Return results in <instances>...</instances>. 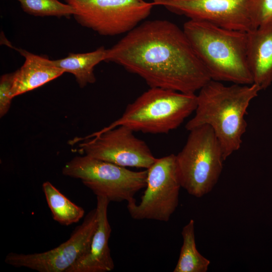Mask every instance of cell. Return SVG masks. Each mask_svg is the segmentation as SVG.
<instances>
[{"instance_id": "cell-1", "label": "cell", "mask_w": 272, "mask_h": 272, "mask_svg": "<svg viewBox=\"0 0 272 272\" xmlns=\"http://www.w3.org/2000/svg\"><path fill=\"white\" fill-rule=\"evenodd\" d=\"M104 61L139 76L150 88L195 93L211 80L183 29L165 20L138 25L106 49Z\"/></svg>"}, {"instance_id": "cell-2", "label": "cell", "mask_w": 272, "mask_h": 272, "mask_svg": "<svg viewBox=\"0 0 272 272\" xmlns=\"http://www.w3.org/2000/svg\"><path fill=\"white\" fill-rule=\"evenodd\" d=\"M261 90L254 84L226 86L211 80L196 95L195 113L186 124V129L189 131L202 125L211 126L226 160L240 148L247 126L248 107Z\"/></svg>"}, {"instance_id": "cell-3", "label": "cell", "mask_w": 272, "mask_h": 272, "mask_svg": "<svg viewBox=\"0 0 272 272\" xmlns=\"http://www.w3.org/2000/svg\"><path fill=\"white\" fill-rule=\"evenodd\" d=\"M183 29L211 80L250 85L247 32L189 20Z\"/></svg>"}, {"instance_id": "cell-4", "label": "cell", "mask_w": 272, "mask_h": 272, "mask_svg": "<svg viewBox=\"0 0 272 272\" xmlns=\"http://www.w3.org/2000/svg\"><path fill=\"white\" fill-rule=\"evenodd\" d=\"M196 104L195 93L150 88L129 104L118 119L102 129L123 125L133 131L167 133L194 112Z\"/></svg>"}, {"instance_id": "cell-5", "label": "cell", "mask_w": 272, "mask_h": 272, "mask_svg": "<svg viewBox=\"0 0 272 272\" xmlns=\"http://www.w3.org/2000/svg\"><path fill=\"white\" fill-rule=\"evenodd\" d=\"M189 131L185 145L175 155L176 162L181 187L199 198L217 183L225 160L211 126L202 125Z\"/></svg>"}, {"instance_id": "cell-6", "label": "cell", "mask_w": 272, "mask_h": 272, "mask_svg": "<svg viewBox=\"0 0 272 272\" xmlns=\"http://www.w3.org/2000/svg\"><path fill=\"white\" fill-rule=\"evenodd\" d=\"M62 173L79 179L97 196L113 202L136 201L134 195L147 184V169L140 171L84 155L67 162Z\"/></svg>"}, {"instance_id": "cell-7", "label": "cell", "mask_w": 272, "mask_h": 272, "mask_svg": "<svg viewBox=\"0 0 272 272\" xmlns=\"http://www.w3.org/2000/svg\"><path fill=\"white\" fill-rule=\"evenodd\" d=\"M75 9L77 22L103 36L127 33L151 14L145 0H63Z\"/></svg>"}, {"instance_id": "cell-8", "label": "cell", "mask_w": 272, "mask_h": 272, "mask_svg": "<svg viewBox=\"0 0 272 272\" xmlns=\"http://www.w3.org/2000/svg\"><path fill=\"white\" fill-rule=\"evenodd\" d=\"M181 187L175 155L157 158L147 169V184L141 201L127 204L130 216L137 220L168 222L178 205Z\"/></svg>"}, {"instance_id": "cell-9", "label": "cell", "mask_w": 272, "mask_h": 272, "mask_svg": "<svg viewBox=\"0 0 272 272\" xmlns=\"http://www.w3.org/2000/svg\"><path fill=\"white\" fill-rule=\"evenodd\" d=\"M129 128L120 125L84 138H76L79 151L91 157L127 167L148 169L155 161L149 147L134 134Z\"/></svg>"}, {"instance_id": "cell-10", "label": "cell", "mask_w": 272, "mask_h": 272, "mask_svg": "<svg viewBox=\"0 0 272 272\" xmlns=\"http://www.w3.org/2000/svg\"><path fill=\"white\" fill-rule=\"evenodd\" d=\"M97 224L95 208L87 214L70 238L57 247L40 253L10 252L6 255L5 262L14 267H25L38 272H67L89 251Z\"/></svg>"}, {"instance_id": "cell-11", "label": "cell", "mask_w": 272, "mask_h": 272, "mask_svg": "<svg viewBox=\"0 0 272 272\" xmlns=\"http://www.w3.org/2000/svg\"><path fill=\"white\" fill-rule=\"evenodd\" d=\"M155 6L189 20L203 21L226 29L248 32L255 29L250 0H153Z\"/></svg>"}, {"instance_id": "cell-12", "label": "cell", "mask_w": 272, "mask_h": 272, "mask_svg": "<svg viewBox=\"0 0 272 272\" xmlns=\"http://www.w3.org/2000/svg\"><path fill=\"white\" fill-rule=\"evenodd\" d=\"M110 201L104 196H97V224L89 251L67 272H108L114 268L109 247L111 228L108 219Z\"/></svg>"}, {"instance_id": "cell-13", "label": "cell", "mask_w": 272, "mask_h": 272, "mask_svg": "<svg viewBox=\"0 0 272 272\" xmlns=\"http://www.w3.org/2000/svg\"><path fill=\"white\" fill-rule=\"evenodd\" d=\"M247 34V58L253 84L265 89L272 83V24Z\"/></svg>"}, {"instance_id": "cell-14", "label": "cell", "mask_w": 272, "mask_h": 272, "mask_svg": "<svg viewBox=\"0 0 272 272\" xmlns=\"http://www.w3.org/2000/svg\"><path fill=\"white\" fill-rule=\"evenodd\" d=\"M15 49L24 57L25 62L15 71L12 89L13 98L39 88L64 73L54 64L53 60L24 49Z\"/></svg>"}, {"instance_id": "cell-15", "label": "cell", "mask_w": 272, "mask_h": 272, "mask_svg": "<svg viewBox=\"0 0 272 272\" xmlns=\"http://www.w3.org/2000/svg\"><path fill=\"white\" fill-rule=\"evenodd\" d=\"M106 49L101 46L86 53H70L62 58L53 60L54 64L64 73L73 74L80 88L96 82L95 66L104 61Z\"/></svg>"}, {"instance_id": "cell-16", "label": "cell", "mask_w": 272, "mask_h": 272, "mask_svg": "<svg viewBox=\"0 0 272 272\" xmlns=\"http://www.w3.org/2000/svg\"><path fill=\"white\" fill-rule=\"evenodd\" d=\"M48 206L54 221L64 226L77 223L84 217L85 211L76 205L49 181L42 185Z\"/></svg>"}, {"instance_id": "cell-17", "label": "cell", "mask_w": 272, "mask_h": 272, "mask_svg": "<svg viewBox=\"0 0 272 272\" xmlns=\"http://www.w3.org/2000/svg\"><path fill=\"white\" fill-rule=\"evenodd\" d=\"M183 244L174 272H206L210 261L197 250L195 241L194 221L190 220L181 232Z\"/></svg>"}, {"instance_id": "cell-18", "label": "cell", "mask_w": 272, "mask_h": 272, "mask_svg": "<svg viewBox=\"0 0 272 272\" xmlns=\"http://www.w3.org/2000/svg\"><path fill=\"white\" fill-rule=\"evenodd\" d=\"M23 11L34 16L70 18L76 11L71 5L58 0H17Z\"/></svg>"}, {"instance_id": "cell-19", "label": "cell", "mask_w": 272, "mask_h": 272, "mask_svg": "<svg viewBox=\"0 0 272 272\" xmlns=\"http://www.w3.org/2000/svg\"><path fill=\"white\" fill-rule=\"evenodd\" d=\"M250 12L255 28L272 24V0H250Z\"/></svg>"}, {"instance_id": "cell-20", "label": "cell", "mask_w": 272, "mask_h": 272, "mask_svg": "<svg viewBox=\"0 0 272 272\" xmlns=\"http://www.w3.org/2000/svg\"><path fill=\"white\" fill-rule=\"evenodd\" d=\"M15 72L2 75L0 79V116L3 117L8 112L13 99L12 89Z\"/></svg>"}]
</instances>
